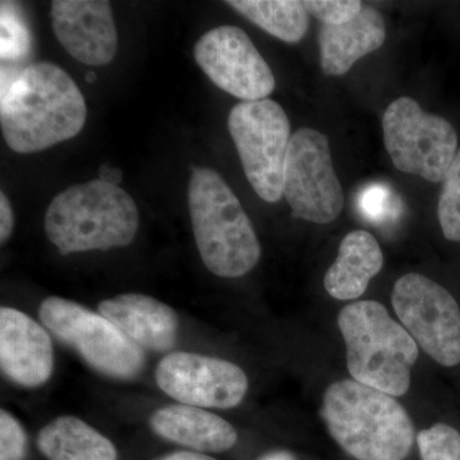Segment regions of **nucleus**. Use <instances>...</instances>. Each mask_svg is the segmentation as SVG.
Segmentation results:
<instances>
[{
	"mask_svg": "<svg viewBox=\"0 0 460 460\" xmlns=\"http://www.w3.org/2000/svg\"><path fill=\"white\" fill-rule=\"evenodd\" d=\"M86 115L83 93L59 66H2L0 124L16 153H39L71 140L84 128Z\"/></svg>",
	"mask_w": 460,
	"mask_h": 460,
	"instance_id": "nucleus-1",
	"label": "nucleus"
},
{
	"mask_svg": "<svg viewBox=\"0 0 460 460\" xmlns=\"http://www.w3.org/2000/svg\"><path fill=\"white\" fill-rule=\"evenodd\" d=\"M321 417L332 438L357 460H405L416 438L410 414L394 396L356 380L345 378L326 389Z\"/></svg>",
	"mask_w": 460,
	"mask_h": 460,
	"instance_id": "nucleus-2",
	"label": "nucleus"
},
{
	"mask_svg": "<svg viewBox=\"0 0 460 460\" xmlns=\"http://www.w3.org/2000/svg\"><path fill=\"white\" fill-rule=\"evenodd\" d=\"M138 226L140 215L131 196L102 180L62 190L44 220L47 237L63 256L128 246Z\"/></svg>",
	"mask_w": 460,
	"mask_h": 460,
	"instance_id": "nucleus-3",
	"label": "nucleus"
},
{
	"mask_svg": "<svg viewBox=\"0 0 460 460\" xmlns=\"http://www.w3.org/2000/svg\"><path fill=\"white\" fill-rule=\"evenodd\" d=\"M189 208L196 246L208 271L233 279L255 268L261 257L259 238L237 196L219 172L193 169Z\"/></svg>",
	"mask_w": 460,
	"mask_h": 460,
	"instance_id": "nucleus-4",
	"label": "nucleus"
},
{
	"mask_svg": "<svg viewBox=\"0 0 460 460\" xmlns=\"http://www.w3.org/2000/svg\"><path fill=\"white\" fill-rule=\"evenodd\" d=\"M353 380L392 396L407 394L419 344L380 302L347 305L338 316Z\"/></svg>",
	"mask_w": 460,
	"mask_h": 460,
	"instance_id": "nucleus-5",
	"label": "nucleus"
},
{
	"mask_svg": "<svg viewBox=\"0 0 460 460\" xmlns=\"http://www.w3.org/2000/svg\"><path fill=\"white\" fill-rule=\"evenodd\" d=\"M39 319L58 341L105 376L131 380L144 370V350L102 314L69 299L49 296L39 307Z\"/></svg>",
	"mask_w": 460,
	"mask_h": 460,
	"instance_id": "nucleus-6",
	"label": "nucleus"
},
{
	"mask_svg": "<svg viewBox=\"0 0 460 460\" xmlns=\"http://www.w3.org/2000/svg\"><path fill=\"white\" fill-rule=\"evenodd\" d=\"M228 128L244 174L257 196L270 204L279 201L292 138L284 109L271 99L241 102L230 111Z\"/></svg>",
	"mask_w": 460,
	"mask_h": 460,
	"instance_id": "nucleus-7",
	"label": "nucleus"
},
{
	"mask_svg": "<svg viewBox=\"0 0 460 460\" xmlns=\"http://www.w3.org/2000/svg\"><path fill=\"white\" fill-rule=\"evenodd\" d=\"M384 144L398 171L438 183L458 153V135L449 120L428 113L416 100L402 96L383 117Z\"/></svg>",
	"mask_w": 460,
	"mask_h": 460,
	"instance_id": "nucleus-8",
	"label": "nucleus"
},
{
	"mask_svg": "<svg viewBox=\"0 0 460 460\" xmlns=\"http://www.w3.org/2000/svg\"><path fill=\"white\" fill-rule=\"evenodd\" d=\"M283 196L296 219L329 224L344 206L328 136L314 128L293 133L284 164Z\"/></svg>",
	"mask_w": 460,
	"mask_h": 460,
	"instance_id": "nucleus-9",
	"label": "nucleus"
},
{
	"mask_svg": "<svg viewBox=\"0 0 460 460\" xmlns=\"http://www.w3.org/2000/svg\"><path fill=\"white\" fill-rule=\"evenodd\" d=\"M392 304L402 325L438 365L460 363V308L450 292L425 275L396 281Z\"/></svg>",
	"mask_w": 460,
	"mask_h": 460,
	"instance_id": "nucleus-10",
	"label": "nucleus"
},
{
	"mask_svg": "<svg viewBox=\"0 0 460 460\" xmlns=\"http://www.w3.org/2000/svg\"><path fill=\"white\" fill-rule=\"evenodd\" d=\"M157 386L181 404L229 410L243 402L248 377L235 363L190 352L168 354L156 366Z\"/></svg>",
	"mask_w": 460,
	"mask_h": 460,
	"instance_id": "nucleus-11",
	"label": "nucleus"
},
{
	"mask_svg": "<svg viewBox=\"0 0 460 460\" xmlns=\"http://www.w3.org/2000/svg\"><path fill=\"white\" fill-rule=\"evenodd\" d=\"M195 59L219 89L242 102L268 99L275 89L270 66L239 27L219 26L206 32L196 42Z\"/></svg>",
	"mask_w": 460,
	"mask_h": 460,
	"instance_id": "nucleus-12",
	"label": "nucleus"
},
{
	"mask_svg": "<svg viewBox=\"0 0 460 460\" xmlns=\"http://www.w3.org/2000/svg\"><path fill=\"white\" fill-rule=\"evenodd\" d=\"M53 31L66 53L87 66H104L117 53L118 35L111 3L105 0H56L51 3Z\"/></svg>",
	"mask_w": 460,
	"mask_h": 460,
	"instance_id": "nucleus-13",
	"label": "nucleus"
},
{
	"mask_svg": "<svg viewBox=\"0 0 460 460\" xmlns=\"http://www.w3.org/2000/svg\"><path fill=\"white\" fill-rule=\"evenodd\" d=\"M0 367L12 383L29 389L44 385L53 374L49 332L16 308L0 310Z\"/></svg>",
	"mask_w": 460,
	"mask_h": 460,
	"instance_id": "nucleus-14",
	"label": "nucleus"
},
{
	"mask_svg": "<svg viewBox=\"0 0 460 460\" xmlns=\"http://www.w3.org/2000/svg\"><path fill=\"white\" fill-rule=\"evenodd\" d=\"M98 311L142 350L168 352L177 343V314L153 296L124 293L100 302Z\"/></svg>",
	"mask_w": 460,
	"mask_h": 460,
	"instance_id": "nucleus-15",
	"label": "nucleus"
},
{
	"mask_svg": "<svg viewBox=\"0 0 460 460\" xmlns=\"http://www.w3.org/2000/svg\"><path fill=\"white\" fill-rule=\"evenodd\" d=\"M148 425L160 438L192 452L223 453L238 441L237 431L228 420L204 408L181 402L154 411Z\"/></svg>",
	"mask_w": 460,
	"mask_h": 460,
	"instance_id": "nucleus-16",
	"label": "nucleus"
},
{
	"mask_svg": "<svg viewBox=\"0 0 460 460\" xmlns=\"http://www.w3.org/2000/svg\"><path fill=\"white\" fill-rule=\"evenodd\" d=\"M385 39V21L380 12L363 5L362 11L343 25L321 26V69L335 77L348 74L361 58L380 49Z\"/></svg>",
	"mask_w": 460,
	"mask_h": 460,
	"instance_id": "nucleus-17",
	"label": "nucleus"
},
{
	"mask_svg": "<svg viewBox=\"0 0 460 460\" xmlns=\"http://www.w3.org/2000/svg\"><path fill=\"white\" fill-rule=\"evenodd\" d=\"M384 266L380 244L371 233L353 230L339 246L338 257L323 278L326 292L339 301L359 298Z\"/></svg>",
	"mask_w": 460,
	"mask_h": 460,
	"instance_id": "nucleus-18",
	"label": "nucleus"
},
{
	"mask_svg": "<svg viewBox=\"0 0 460 460\" xmlns=\"http://www.w3.org/2000/svg\"><path fill=\"white\" fill-rule=\"evenodd\" d=\"M38 447L48 460H118L117 447L107 436L74 416H60L45 425Z\"/></svg>",
	"mask_w": 460,
	"mask_h": 460,
	"instance_id": "nucleus-19",
	"label": "nucleus"
},
{
	"mask_svg": "<svg viewBox=\"0 0 460 460\" xmlns=\"http://www.w3.org/2000/svg\"><path fill=\"white\" fill-rule=\"evenodd\" d=\"M226 4L260 29L290 44L301 41L310 25L304 2L296 0H230Z\"/></svg>",
	"mask_w": 460,
	"mask_h": 460,
	"instance_id": "nucleus-20",
	"label": "nucleus"
},
{
	"mask_svg": "<svg viewBox=\"0 0 460 460\" xmlns=\"http://www.w3.org/2000/svg\"><path fill=\"white\" fill-rule=\"evenodd\" d=\"M438 217L444 237L460 242V148L443 181Z\"/></svg>",
	"mask_w": 460,
	"mask_h": 460,
	"instance_id": "nucleus-21",
	"label": "nucleus"
},
{
	"mask_svg": "<svg viewBox=\"0 0 460 460\" xmlns=\"http://www.w3.org/2000/svg\"><path fill=\"white\" fill-rule=\"evenodd\" d=\"M2 60H17L30 49L29 29L20 8L14 3L2 2Z\"/></svg>",
	"mask_w": 460,
	"mask_h": 460,
	"instance_id": "nucleus-22",
	"label": "nucleus"
},
{
	"mask_svg": "<svg viewBox=\"0 0 460 460\" xmlns=\"http://www.w3.org/2000/svg\"><path fill=\"white\" fill-rule=\"evenodd\" d=\"M422 460H460V432L447 423H436L417 435Z\"/></svg>",
	"mask_w": 460,
	"mask_h": 460,
	"instance_id": "nucleus-23",
	"label": "nucleus"
},
{
	"mask_svg": "<svg viewBox=\"0 0 460 460\" xmlns=\"http://www.w3.org/2000/svg\"><path fill=\"white\" fill-rule=\"evenodd\" d=\"M304 5L310 16L329 26L343 25L353 20L363 8L359 0H307Z\"/></svg>",
	"mask_w": 460,
	"mask_h": 460,
	"instance_id": "nucleus-24",
	"label": "nucleus"
},
{
	"mask_svg": "<svg viewBox=\"0 0 460 460\" xmlns=\"http://www.w3.org/2000/svg\"><path fill=\"white\" fill-rule=\"evenodd\" d=\"M27 435L16 417L0 411V460H25Z\"/></svg>",
	"mask_w": 460,
	"mask_h": 460,
	"instance_id": "nucleus-25",
	"label": "nucleus"
},
{
	"mask_svg": "<svg viewBox=\"0 0 460 460\" xmlns=\"http://www.w3.org/2000/svg\"><path fill=\"white\" fill-rule=\"evenodd\" d=\"M394 196L385 187L372 186L363 190L359 205L362 213L371 220L385 219L387 215H394Z\"/></svg>",
	"mask_w": 460,
	"mask_h": 460,
	"instance_id": "nucleus-26",
	"label": "nucleus"
},
{
	"mask_svg": "<svg viewBox=\"0 0 460 460\" xmlns=\"http://www.w3.org/2000/svg\"><path fill=\"white\" fill-rule=\"evenodd\" d=\"M14 217L11 202L4 192L0 193V241L4 244L13 232Z\"/></svg>",
	"mask_w": 460,
	"mask_h": 460,
	"instance_id": "nucleus-27",
	"label": "nucleus"
},
{
	"mask_svg": "<svg viewBox=\"0 0 460 460\" xmlns=\"http://www.w3.org/2000/svg\"><path fill=\"white\" fill-rule=\"evenodd\" d=\"M99 180L111 186H118L123 180V172L120 169L114 168L108 164L100 166Z\"/></svg>",
	"mask_w": 460,
	"mask_h": 460,
	"instance_id": "nucleus-28",
	"label": "nucleus"
},
{
	"mask_svg": "<svg viewBox=\"0 0 460 460\" xmlns=\"http://www.w3.org/2000/svg\"><path fill=\"white\" fill-rule=\"evenodd\" d=\"M155 460H217L213 456H208V454L198 453V452H187V450H181V452H174L165 454V456H160Z\"/></svg>",
	"mask_w": 460,
	"mask_h": 460,
	"instance_id": "nucleus-29",
	"label": "nucleus"
},
{
	"mask_svg": "<svg viewBox=\"0 0 460 460\" xmlns=\"http://www.w3.org/2000/svg\"><path fill=\"white\" fill-rule=\"evenodd\" d=\"M257 460H296V458L288 450H272V452L263 454Z\"/></svg>",
	"mask_w": 460,
	"mask_h": 460,
	"instance_id": "nucleus-30",
	"label": "nucleus"
},
{
	"mask_svg": "<svg viewBox=\"0 0 460 460\" xmlns=\"http://www.w3.org/2000/svg\"><path fill=\"white\" fill-rule=\"evenodd\" d=\"M96 78H98V75H96L95 72L89 71L86 74V83L87 84H95Z\"/></svg>",
	"mask_w": 460,
	"mask_h": 460,
	"instance_id": "nucleus-31",
	"label": "nucleus"
}]
</instances>
